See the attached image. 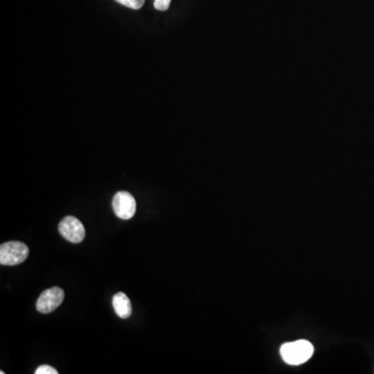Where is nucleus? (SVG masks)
<instances>
[{"instance_id":"3","label":"nucleus","mask_w":374,"mask_h":374,"mask_svg":"<svg viewBox=\"0 0 374 374\" xmlns=\"http://www.w3.org/2000/svg\"><path fill=\"white\" fill-rule=\"evenodd\" d=\"M65 292L60 287H52L44 291L36 301V310L42 314H49L64 302Z\"/></svg>"},{"instance_id":"7","label":"nucleus","mask_w":374,"mask_h":374,"mask_svg":"<svg viewBox=\"0 0 374 374\" xmlns=\"http://www.w3.org/2000/svg\"><path fill=\"white\" fill-rule=\"evenodd\" d=\"M116 1L132 10H139L145 3V0H116Z\"/></svg>"},{"instance_id":"1","label":"nucleus","mask_w":374,"mask_h":374,"mask_svg":"<svg viewBox=\"0 0 374 374\" xmlns=\"http://www.w3.org/2000/svg\"><path fill=\"white\" fill-rule=\"evenodd\" d=\"M281 355L287 364L299 365L308 361L314 353V347L309 341L299 340L285 343L281 347Z\"/></svg>"},{"instance_id":"8","label":"nucleus","mask_w":374,"mask_h":374,"mask_svg":"<svg viewBox=\"0 0 374 374\" xmlns=\"http://www.w3.org/2000/svg\"><path fill=\"white\" fill-rule=\"evenodd\" d=\"M58 370L49 365H41L36 368V374H58Z\"/></svg>"},{"instance_id":"4","label":"nucleus","mask_w":374,"mask_h":374,"mask_svg":"<svg viewBox=\"0 0 374 374\" xmlns=\"http://www.w3.org/2000/svg\"><path fill=\"white\" fill-rule=\"evenodd\" d=\"M58 231L65 239L72 242V244H80L86 236V229H84V224L74 216L65 218L58 224Z\"/></svg>"},{"instance_id":"5","label":"nucleus","mask_w":374,"mask_h":374,"mask_svg":"<svg viewBox=\"0 0 374 374\" xmlns=\"http://www.w3.org/2000/svg\"><path fill=\"white\" fill-rule=\"evenodd\" d=\"M113 209L121 220H130L137 211V202L131 194L119 191L113 199Z\"/></svg>"},{"instance_id":"2","label":"nucleus","mask_w":374,"mask_h":374,"mask_svg":"<svg viewBox=\"0 0 374 374\" xmlns=\"http://www.w3.org/2000/svg\"><path fill=\"white\" fill-rule=\"evenodd\" d=\"M28 255L30 248L23 242H7L0 246V264L3 266H18L23 264Z\"/></svg>"},{"instance_id":"9","label":"nucleus","mask_w":374,"mask_h":374,"mask_svg":"<svg viewBox=\"0 0 374 374\" xmlns=\"http://www.w3.org/2000/svg\"><path fill=\"white\" fill-rule=\"evenodd\" d=\"M172 0H154V8L157 11H167L171 5Z\"/></svg>"},{"instance_id":"6","label":"nucleus","mask_w":374,"mask_h":374,"mask_svg":"<svg viewBox=\"0 0 374 374\" xmlns=\"http://www.w3.org/2000/svg\"><path fill=\"white\" fill-rule=\"evenodd\" d=\"M113 307L115 312L120 318L127 319L131 316L132 307H131L130 299L125 293L119 292L113 297Z\"/></svg>"}]
</instances>
